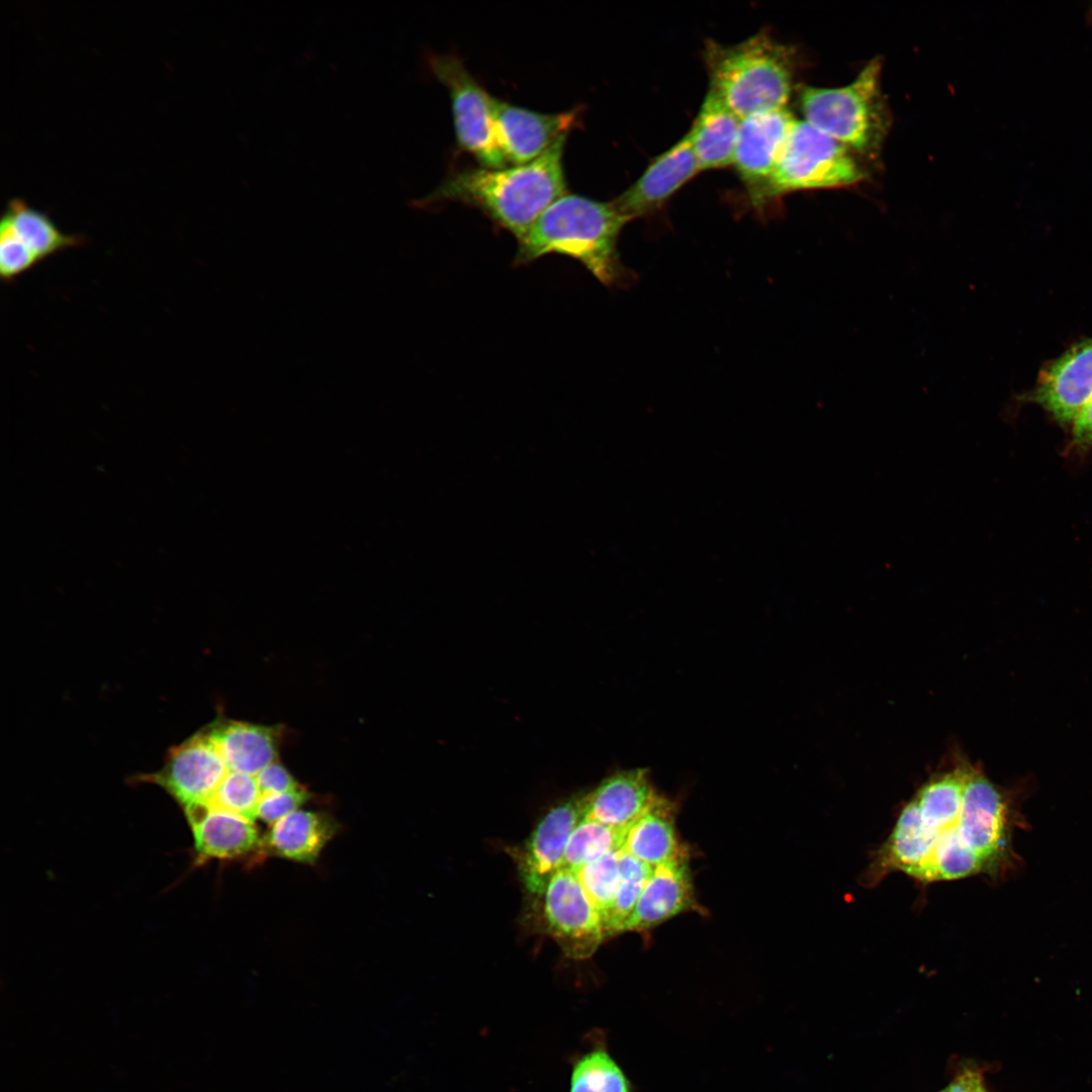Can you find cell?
I'll return each instance as SVG.
<instances>
[{"label": "cell", "instance_id": "obj_9", "mask_svg": "<svg viewBox=\"0 0 1092 1092\" xmlns=\"http://www.w3.org/2000/svg\"><path fill=\"white\" fill-rule=\"evenodd\" d=\"M1020 399L1039 405L1062 427L1071 426L1092 399V338L1074 342L1046 362Z\"/></svg>", "mask_w": 1092, "mask_h": 1092}, {"label": "cell", "instance_id": "obj_28", "mask_svg": "<svg viewBox=\"0 0 1092 1092\" xmlns=\"http://www.w3.org/2000/svg\"><path fill=\"white\" fill-rule=\"evenodd\" d=\"M38 262V259L15 235L10 225L2 220L0 224V276L2 281H13L16 277L33 268Z\"/></svg>", "mask_w": 1092, "mask_h": 1092}, {"label": "cell", "instance_id": "obj_15", "mask_svg": "<svg viewBox=\"0 0 1092 1092\" xmlns=\"http://www.w3.org/2000/svg\"><path fill=\"white\" fill-rule=\"evenodd\" d=\"M697 909L686 854L653 867L623 931L647 930L677 914Z\"/></svg>", "mask_w": 1092, "mask_h": 1092}, {"label": "cell", "instance_id": "obj_17", "mask_svg": "<svg viewBox=\"0 0 1092 1092\" xmlns=\"http://www.w3.org/2000/svg\"><path fill=\"white\" fill-rule=\"evenodd\" d=\"M185 816L191 827L197 859H235L262 849L254 822L208 804L188 809Z\"/></svg>", "mask_w": 1092, "mask_h": 1092}, {"label": "cell", "instance_id": "obj_19", "mask_svg": "<svg viewBox=\"0 0 1092 1092\" xmlns=\"http://www.w3.org/2000/svg\"><path fill=\"white\" fill-rule=\"evenodd\" d=\"M336 832L337 826L329 816L299 809L272 825L262 839V849L290 860L313 863Z\"/></svg>", "mask_w": 1092, "mask_h": 1092}, {"label": "cell", "instance_id": "obj_10", "mask_svg": "<svg viewBox=\"0 0 1092 1092\" xmlns=\"http://www.w3.org/2000/svg\"><path fill=\"white\" fill-rule=\"evenodd\" d=\"M229 771L214 741L204 731L173 747L163 768L144 780L161 786L186 811L208 804Z\"/></svg>", "mask_w": 1092, "mask_h": 1092}, {"label": "cell", "instance_id": "obj_8", "mask_svg": "<svg viewBox=\"0 0 1092 1092\" xmlns=\"http://www.w3.org/2000/svg\"><path fill=\"white\" fill-rule=\"evenodd\" d=\"M543 919L563 953L590 958L606 937L601 917L574 872L559 869L542 894Z\"/></svg>", "mask_w": 1092, "mask_h": 1092}, {"label": "cell", "instance_id": "obj_13", "mask_svg": "<svg viewBox=\"0 0 1092 1092\" xmlns=\"http://www.w3.org/2000/svg\"><path fill=\"white\" fill-rule=\"evenodd\" d=\"M796 120L786 108L741 118L732 165L751 201L774 173Z\"/></svg>", "mask_w": 1092, "mask_h": 1092}, {"label": "cell", "instance_id": "obj_4", "mask_svg": "<svg viewBox=\"0 0 1092 1092\" xmlns=\"http://www.w3.org/2000/svg\"><path fill=\"white\" fill-rule=\"evenodd\" d=\"M710 89L740 118L785 108L794 78L792 50L767 32L736 44L708 41Z\"/></svg>", "mask_w": 1092, "mask_h": 1092}, {"label": "cell", "instance_id": "obj_32", "mask_svg": "<svg viewBox=\"0 0 1092 1092\" xmlns=\"http://www.w3.org/2000/svg\"><path fill=\"white\" fill-rule=\"evenodd\" d=\"M1070 447L1080 450L1092 447V399L1080 411L1072 424Z\"/></svg>", "mask_w": 1092, "mask_h": 1092}, {"label": "cell", "instance_id": "obj_27", "mask_svg": "<svg viewBox=\"0 0 1092 1092\" xmlns=\"http://www.w3.org/2000/svg\"><path fill=\"white\" fill-rule=\"evenodd\" d=\"M261 797L255 776L230 770L208 805L254 821Z\"/></svg>", "mask_w": 1092, "mask_h": 1092}, {"label": "cell", "instance_id": "obj_25", "mask_svg": "<svg viewBox=\"0 0 1092 1092\" xmlns=\"http://www.w3.org/2000/svg\"><path fill=\"white\" fill-rule=\"evenodd\" d=\"M653 867L620 849V880L617 894L604 924L605 935L623 932Z\"/></svg>", "mask_w": 1092, "mask_h": 1092}, {"label": "cell", "instance_id": "obj_30", "mask_svg": "<svg viewBox=\"0 0 1092 1092\" xmlns=\"http://www.w3.org/2000/svg\"><path fill=\"white\" fill-rule=\"evenodd\" d=\"M255 777L262 795L283 793L301 788L288 770L277 761L264 767Z\"/></svg>", "mask_w": 1092, "mask_h": 1092}, {"label": "cell", "instance_id": "obj_20", "mask_svg": "<svg viewBox=\"0 0 1092 1092\" xmlns=\"http://www.w3.org/2000/svg\"><path fill=\"white\" fill-rule=\"evenodd\" d=\"M674 817L672 803L659 796L625 831L621 849L651 867L686 855Z\"/></svg>", "mask_w": 1092, "mask_h": 1092}, {"label": "cell", "instance_id": "obj_22", "mask_svg": "<svg viewBox=\"0 0 1092 1092\" xmlns=\"http://www.w3.org/2000/svg\"><path fill=\"white\" fill-rule=\"evenodd\" d=\"M586 1050L570 1059L569 1092H633V1084L612 1057L607 1035L594 1029L584 1036Z\"/></svg>", "mask_w": 1092, "mask_h": 1092}, {"label": "cell", "instance_id": "obj_29", "mask_svg": "<svg viewBox=\"0 0 1092 1092\" xmlns=\"http://www.w3.org/2000/svg\"><path fill=\"white\" fill-rule=\"evenodd\" d=\"M308 800V793L302 788L283 793L264 794L258 805L257 817L268 824H275L282 818L299 810Z\"/></svg>", "mask_w": 1092, "mask_h": 1092}, {"label": "cell", "instance_id": "obj_12", "mask_svg": "<svg viewBox=\"0 0 1092 1092\" xmlns=\"http://www.w3.org/2000/svg\"><path fill=\"white\" fill-rule=\"evenodd\" d=\"M582 819V797L569 798L551 808L539 821L514 858L526 890L539 898L561 869L568 839Z\"/></svg>", "mask_w": 1092, "mask_h": 1092}, {"label": "cell", "instance_id": "obj_18", "mask_svg": "<svg viewBox=\"0 0 1092 1092\" xmlns=\"http://www.w3.org/2000/svg\"><path fill=\"white\" fill-rule=\"evenodd\" d=\"M740 121L741 118L710 89L688 132L701 171L733 164Z\"/></svg>", "mask_w": 1092, "mask_h": 1092}, {"label": "cell", "instance_id": "obj_16", "mask_svg": "<svg viewBox=\"0 0 1092 1092\" xmlns=\"http://www.w3.org/2000/svg\"><path fill=\"white\" fill-rule=\"evenodd\" d=\"M658 797L646 769L620 771L582 797V819L626 831Z\"/></svg>", "mask_w": 1092, "mask_h": 1092}, {"label": "cell", "instance_id": "obj_14", "mask_svg": "<svg viewBox=\"0 0 1092 1092\" xmlns=\"http://www.w3.org/2000/svg\"><path fill=\"white\" fill-rule=\"evenodd\" d=\"M688 132L659 155L613 203L630 220L660 207L700 172Z\"/></svg>", "mask_w": 1092, "mask_h": 1092}, {"label": "cell", "instance_id": "obj_26", "mask_svg": "<svg viewBox=\"0 0 1092 1092\" xmlns=\"http://www.w3.org/2000/svg\"><path fill=\"white\" fill-rule=\"evenodd\" d=\"M574 874L598 911L604 927L619 886L620 849L605 854Z\"/></svg>", "mask_w": 1092, "mask_h": 1092}, {"label": "cell", "instance_id": "obj_1", "mask_svg": "<svg viewBox=\"0 0 1092 1092\" xmlns=\"http://www.w3.org/2000/svg\"><path fill=\"white\" fill-rule=\"evenodd\" d=\"M1017 819L1009 794L980 769L954 768L906 804L864 882L875 885L895 872L923 883L1001 876L1014 860Z\"/></svg>", "mask_w": 1092, "mask_h": 1092}, {"label": "cell", "instance_id": "obj_21", "mask_svg": "<svg viewBox=\"0 0 1092 1092\" xmlns=\"http://www.w3.org/2000/svg\"><path fill=\"white\" fill-rule=\"evenodd\" d=\"M207 731L230 770L256 776L276 761L275 733L269 727L226 721Z\"/></svg>", "mask_w": 1092, "mask_h": 1092}, {"label": "cell", "instance_id": "obj_31", "mask_svg": "<svg viewBox=\"0 0 1092 1092\" xmlns=\"http://www.w3.org/2000/svg\"><path fill=\"white\" fill-rule=\"evenodd\" d=\"M937 1092H991L982 1070L975 1065L960 1067L950 1081Z\"/></svg>", "mask_w": 1092, "mask_h": 1092}, {"label": "cell", "instance_id": "obj_2", "mask_svg": "<svg viewBox=\"0 0 1092 1092\" xmlns=\"http://www.w3.org/2000/svg\"><path fill=\"white\" fill-rule=\"evenodd\" d=\"M566 138L561 136L543 155L524 165L458 171L413 205L421 208L455 201L473 206L518 241L565 194L562 159Z\"/></svg>", "mask_w": 1092, "mask_h": 1092}, {"label": "cell", "instance_id": "obj_5", "mask_svg": "<svg viewBox=\"0 0 1092 1092\" xmlns=\"http://www.w3.org/2000/svg\"><path fill=\"white\" fill-rule=\"evenodd\" d=\"M881 61L876 58L845 86L804 87L800 105L805 121L850 150L874 156L890 124L881 88Z\"/></svg>", "mask_w": 1092, "mask_h": 1092}, {"label": "cell", "instance_id": "obj_24", "mask_svg": "<svg viewBox=\"0 0 1092 1092\" xmlns=\"http://www.w3.org/2000/svg\"><path fill=\"white\" fill-rule=\"evenodd\" d=\"M624 833L597 821L581 819L568 839L561 868L575 872L611 851L621 849Z\"/></svg>", "mask_w": 1092, "mask_h": 1092}, {"label": "cell", "instance_id": "obj_7", "mask_svg": "<svg viewBox=\"0 0 1092 1092\" xmlns=\"http://www.w3.org/2000/svg\"><path fill=\"white\" fill-rule=\"evenodd\" d=\"M431 73L449 91L458 146L472 155L483 168L507 167L493 129L491 96L451 55H428Z\"/></svg>", "mask_w": 1092, "mask_h": 1092}, {"label": "cell", "instance_id": "obj_11", "mask_svg": "<svg viewBox=\"0 0 1092 1092\" xmlns=\"http://www.w3.org/2000/svg\"><path fill=\"white\" fill-rule=\"evenodd\" d=\"M491 118L495 139L507 163L524 165L543 155L568 133L577 111L540 113L491 96Z\"/></svg>", "mask_w": 1092, "mask_h": 1092}, {"label": "cell", "instance_id": "obj_3", "mask_svg": "<svg viewBox=\"0 0 1092 1092\" xmlns=\"http://www.w3.org/2000/svg\"><path fill=\"white\" fill-rule=\"evenodd\" d=\"M628 221L613 201L565 193L517 241L514 264L526 265L549 254L563 255L581 263L606 286H623L632 275L621 261L618 239Z\"/></svg>", "mask_w": 1092, "mask_h": 1092}, {"label": "cell", "instance_id": "obj_23", "mask_svg": "<svg viewBox=\"0 0 1092 1092\" xmlns=\"http://www.w3.org/2000/svg\"><path fill=\"white\" fill-rule=\"evenodd\" d=\"M2 220L10 225L38 261L85 242L82 236L62 233L48 215L18 198L9 201Z\"/></svg>", "mask_w": 1092, "mask_h": 1092}, {"label": "cell", "instance_id": "obj_6", "mask_svg": "<svg viewBox=\"0 0 1092 1092\" xmlns=\"http://www.w3.org/2000/svg\"><path fill=\"white\" fill-rule=\"evenodd\" d=\"M866 172L851 150L805 120H796L777 167L752 200L756 206L799 190L847 187Z\"/></svg>", "mask_w": 1092, "mask_h": 1092}]
</instances>
